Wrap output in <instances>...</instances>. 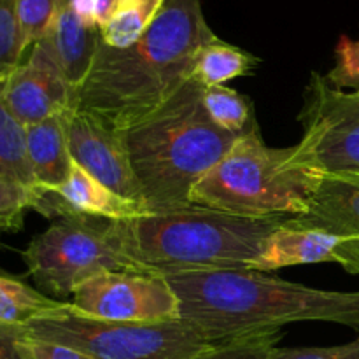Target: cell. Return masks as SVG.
I'll return each mask as SVG.
<instances>
[{
  "label": "cell",
  "instance_id": "10",
  "mask_svg": "<svg viewBox=\"0 0 359 359\" xmlns=\"http://www.w3.org/2000/svg\"><path fill=\"white\" fill-rule=\"evenodd\" d=\"M0 95L25 126L76 109L77 91L63 76L48 42L32 46L27 58L0 83Z\"/></svg>",
  "mask_w": 359,
  "mask_h": 359
},
{
  "label": "cell",
  "instance_id": "3",
  "mask_svg": "<svg viewBox=\"0 0 359 359\" xmlns=\"http://www.w3.org/2000/svg\"><path fill=\"white\" fill-rule=\"evenodd\" d=\"M238 137L210 121L202 104V86L191 79L156 111L121 130L149 212L191 205L193 188L230 153Z\"/></svg>",
  "mask_w": 359,
  "mask_h": 359
},
{
  "label": "cell",
  "instance_id": "9",
  "mask_svg": "<svg viewBox=\"0 0 359 359\" xmlns=\"http://www.w3.org/2000/svg\"><path fill=\"white\" fill-rule=\"evenodd\" d=\"M77 314L114 323H165L181 319L177 294L163 276L104 272L81 284L72 302Z\"/></svg>",
  "mask_w": 359,
  "mask_h": 359
},
{
  "label": "cell",
  "instance_id": "11",
  "mask_svg": "<svg viewBox=\"0 0 359 359\" xmlns=\"http://www.w3.org/2000/svg\"><path fill=\"white\" fill-rule=\"evenodd\" d=\"M65 130L74 163L123 198L144 203L119 130L81 109L65 112Z\"/></svg>",
  "mask_w": 359,
  "mask_h": 359
},
{
  "label": "cell",
  "instance_id": "7",
  "mask_svg": "<svg viewBox=\"0 0 359 359\" xmlns=\"http://www.w3.org/2000/svg\"><path fill=\"white\" fill-rule=\"evenodd\" d=\"M23 332L95 359H191L216 346L182 318L165 323L102 321L77 314L72 304L60 314L34 319Z\"/></svg>",
  "mask_w": 359,
  "mask_h": 359
},
{
  "label": "cell",
  "instance_id": "17",
  "mask_svg": "<svg viewBox=\"0 0 359 359\" xmlns=\"http://www.w3.org/2000/svg\"><path fill=\"white\" fill-rule=\"evenodd\" d=\"M67 307L69 302L55 300L0 270V325L25 326L34 319L60 314Z\"/></svg>",
  "mask_w": 359,
  "mask_h": 359
},
{
  "label": "cell",
  "instance_id": "6",
  "mask_svg": "<svg viewBox=\"0 0 359 359\" xmlns=\"http://www.w3.org/2000/svg\"><path fill=\"white\" fill-rule=\"evenodd\" d=\"M39 291L62 298L104 272H144L132 255L125 221L69 214L32 238L21 252Z\"/></svg>",
  "mask_w": 359,
  "mask_h": 359
},
{
  "label": "cell",
  "instance_id": "22",
  "mask_svg": "<svg viewBox=\"0 0 359 359\" xmlns=\"http://www.w3.org/2000/svg\"><path fill=\"white\" fill-rule=\"evenodd\" d=\"M280 339H283V330L241 337V339L216 344L191 359H272Z\"/></svg>",
  "mask_w": 359,
  "mask_h": 359
},
{
  "label": "cell",
  "instance_id": "18",
  "mask_svg": "<svg viewBox=\"0 0 359 359\" xmlns=\"http://www.w3.org/2000/svg\"><path fill=\"white\" fill-rule=\"evenodd\" d=\"M256 65L258 58L251 53L216 37L198 51L189 79L203 88L216 86L235 77L251 76Z\"/></svg>",
  "mask_w": 359,
  "mask_h": 359
},
{
  "label": "cell",
  "instance_id": "25",
  "mask_svg": "<svg viewBox=\"0 0 359 359\" xmlns=\"http://www.w3.org/2000/svg\"><path fill=\"white\" fill-rule=\"evenodd\" d=\"M37 193L23 186L0 181V233L21 230L27 210H34Z\"/></svg>",
  "mask_w": 359,
  "mask_h": 359
},
{
  "label": "cell",
  "instance_id": "12",
  "mask_svg": "<svg viewBox=\"0 0 359 359\" xmlns=\"http://www.w3.org/2000/svg\"><path fill=\"white\" fill-rule=\"evenodd\" d=\"M335 263L359 276V237L307 226L287 217L262 245L251 270L273 272L297 265Z\"/></svg>",
  "mask_w": 359,
  "mask_h": 359
},
{
  "label": "cell",
  "instance_id": "4",
  "mask_svg": "<svg viewBox=\"0 0 359 359\" xmlns=\"http://www.w3.org/2000/svg\"><path fill=\"white\" fill-rule=\"evenodd\" d=\"M287 217H244L189 205L126 219L132 255L147 273L251 270L262 245Z\"/></svg>",
  "mask_w": 359,
  "mask_h": 359
},
{
  "label": "cell",
  "instance_id": "8",
  "mask_svg": "<svg viewBox=\"0 0 359 359\" xmlns=\"http://www.w3.org/2000/svg\"><path fill=\"white\" fill-rule=\"evenodd\" d=\"M298 121L304 133L293 146V163L321 174H359V91L339 90L312 72Z\"/></svg>",
  "mask_w": 359,
  "mask_h": 359
},
{
  "label": "cell",
  "instance_id": "23",
  "mask_svg": "<svg viewBox=\"0 0 359 359\" xmlns=\"http://www.w3.org/2000/svg\"><path fill=\"white\" fill-rule=\"evenodd\" d=\"M16 0H0V83L25 60Z\"/></svg>",
  "mask_w": 359,
  "mask_h": 359
},
{
  "label": "cell",
  "instance_id": "2",
  "mask_svg": "<svg viewBox=\"0 0 359 359\" xmlns=\"http://www.w3.org/2000/svg\"><path fill=\"white\" fill-rule=\"evenodd\" d=\"M163 277L177 294L181 318L216 344L305 321L359 330V291L314 290L256 270H193Z\"/></svg>",
  "mask_w": 359,
  "mask_h": 359
},
{
  "label": "cell",
  "instance_id": "14",
  "mask_svg": "<svg viewBox=\"0 0 359 359\" xmlns=\"http://www.w3.org/2000/svg\"><path fill=\"white\" fill-rule=\"evenodd\" d=\"M300 224L359 237V174H323Z\"/></svg>",
  "mask_w": 359,
  "mask_h": 359
},
{
  "label": "cell",
  "instance_id": "19",
  "mask_svg": "<svg viewBox=\"0 0 359 359\" xmlns=\"http://www.w3.org/2000/svg\"><path fill=\"white\" fill-rule=\"evenodd\" d=\"M0 181L35 191L27 151V126L9 111L0 95Z\"/></svg>",
  "mask_w": 359,
  "mask_h": 359
},
{
  "label": "cell",
  "instance_id": "28",
  "mask_svg": "<svg viewBox=\"0 0 359 359\" xmlns=\"http://www.w3.org/2000/svg\"><path fill=\"white\" fill-rule=\"evenodd\" d=\"M272 359H359V339L335 347H277Z\"/></svg>",
  "mask_w": 359,
  "mask_h": 359
},
{
  "label": "cell",
  "instance_id": "15",
  "mask_svg": "<svg viewBox=\"0 0 359 359\" xmlns=\"http://www.w3.org/2000/svg\"><path fill=\"white\" fill-rule=\"evenodd\" d=\"M44 41L51 48L70 86L76 91L79 90L90 74L100 46V30L83 23L72 11L69 0H63Z\"/></svg>",
  "mask_w": 359,
  "mask_h": 359
},
{
  "label": "cell",
  "instance_id": "30",
  "mask_svg": "<svg viewBox=\"0 0 359 359\" xmlns=\"http://www.w3.org/2000/svg\"><path fill=\"white\" fill-rule=\"evenodd\" d=\"M20 337L21 326L0 325V359H27L18 346Z\"/></svg>",
  "mask_w": 359,
  "mask_h": 359
},
{
  "label": "cell",
  "instance_id": "21",
  "mask_svg": "<svg viewBox=\"0 0 359 359\" xmlns=\"http://www.w3.org/2000/svg\"><path fill=\"white\" fill-rule=\"evenodd\" d=\"M202 104L210 121L228 133L242 135L256 125L252 102L224 84L202 86Z\"/></svg>",
  "mask_w": 359,
  "mask_h": 359
},
{
  "label": "cell",
  "instance_id": "27",
  "mask_svg": "<svg viewBox=\"0 0 359 359\" xmlns=\"http://www.w3.org/2000/svg\"><path fill=\"white\" fill-rule=\"evenodd\" d=\"M18 346H20L21 354L27 359H95L74 347L34 339L23 332V326H21V337Z\"/></svg>",
  "mask_w": 359,
  "mask_h": 359
},
{
  "label": "cell",
  "instance_id": "29",
  "mask_svg": "<svg viewBox=\"0 0 359 359\" xmlns=\"http://www.w3.org/2000/svg\"><path fill=\"white\" fill-rule=\"evenodd\" d=\"M69 4L83 23L100 30L116 13L119 0H69Z\"/></svg>",
  "mask_w": 359,
  "mask_h": 359
},
{
  "label": "cell",
  "instance_id": "26",
  "mask_svg": "<svg viewBox=\"0 0 359 359\" xmlns=\"http://www.w3.org/2000/svg\"><path fill=\"white\" fill-rule=\"evenodd\" d=\"M326 79L339 90L359 91V41L347 35L339 39L335 48V67L326 74Z\"/></svg>",
  "mask_w": 359,
  "mask_h": 359
},
{
  "label": "cell",
  "instance_id": "20",
  "mask_svg": "<svg viewBox=\"0 0 359 359\" xmlns=\"http://www.w3.org/2000/svg\"><path fill=\"white\" fill-rule=\"evenodd\" d=\"M163 4L165 0H119L109 23L100 28L102 42L114 49L130 48L146 34Z\"/></svg>",
  "mask_w": 359,
  "mask_h": 359
},
{
  "label": "cell",
  "instance_id": "13",
  "mask_svg": "<svg viewBox=\"0 0 359 359\" xmlns=\"http://www.w3.org/2000/svg\"><path fill=\"white\" fill-rule=\"evenodd\" d=\"M46 217H63L69 214L105 217V219H135L149 214L140 202L123 198L86 170L72 161V168L62 186L37 196L35 209Z\"/></svg>",
  "mask_w": 359,
  "mask_h": 359
},
{
  "label": "cell",
  "instance_id": "5",
  "mask_svg": "<svg viewBox=\"0 0 359 359\" xmlns=\"http://www.w3.org/2000/svg\"><path fill=\"white\" fill-rule=\"evenodd\" d=\"M291 153L266 146L256 123L193 188L189 202L244 217L304 216L323 174L293 163Z\"/></svg>",
  "mask_w": 359,
  "mask_h": 359
},
{
  "label": "cell",
  "instance_id": "24",
  "mask_svg": "<svg viewBox=\"0 0 359 359\" xmlns=\"http://www.w3.org/2000/svg\"><path fill=\"white\" fill-rule=\"evenodd\" d=\"M62 4L63 0H16L18 20L27 51L48 35Z\"/></svg>",
  "mask_w": 359,
  "mask_h": 359
},
{
  "label": "cell",
  "instance_id": "16",
  "mask_svg": "<svg viewBox=\"0 0 359 359\" xmlns=\"http://www.w3.org/2000/svg\"><path fill=\"white\" fill-rule=\"evenodd\" d=\"M27 151L37 196L62 186L72 168L65 114L27 126Z\"/></svg>",
  "mask_w": 359,
  "mask_h": 359
},
{
  "label": "cell",
  "instance_id": "1",
  "mask_svg": "<svg viewBox=\"0 0 359 359\" xmlns=\"http://www.w3.org/2000/svg\"><path fill=\"white\" fill-rule=\"evenodd\" d=\"M217 35L200 0H165L146 34L125 49L100 46L77 90L76 109L126 130L163 105L191 77L200 49Z\"/></svg>",
  "mask_w": 359,
  "mask_h": 359
}]
</instances>
